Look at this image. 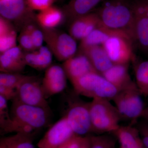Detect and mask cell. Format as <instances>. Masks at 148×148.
I'll use <instances>...</instances> for the list:
<instances>
[{
    "instance_id": "6da1fadb",
    "label": "cell",
    "mask_w": 148,
    "mask_h": 148,
    "mask_svg": "<svg viewBox=\"0 0 148 148\" xmlns=\"http://www.w3.org/2000/svg\"><path fill=\"white\" fill-rule=\"evenodd\" d=\"M96 12L103 27L122 33L135 41L132 1L107 0Z\"/></svg>"
},
{
    "instance_id": "7a4b0ae2",
    "label": "cell",
    "mask_w": 148,
    "mask_h": 148,
    "mask_svg": "<svg viewBox=\"0 0 148 148\" xmlns=\"http://www.w3.org/2000/svg\"><path fill=\"white\" fill-rule=\"evenodd\" d=\"M50 111L13 101L11 111L13 132L32 134L34 130L45 127L48 122Z\"/></svg>"
},
{
    "instance_id": "3957f363",
    "label": "cell",
    "mask_w": 148,
    "mask_h": 148,
    "mask_svg": "<svg viewBox=\"0 0 148 148\" xmlns=\"http://www.w3.org/2000/svg\"><path fill=\"white\" fill-rule=\"evenodd\" d=\"M89 109L92 132L114 133L120 126L121 116L110 100L93 99L89 103Z\"/></svg>"
},
{
    "instance_id": "277c9868",
    "label": "cell",
    "mask_w": 148,
    "mask_h": 148,
    "mask_svg": "<svg viewBox=\"0 0 148 148\" xmlns=\"http://www.w3.org/2000/svg\"><path fill=\"white\" fill-rule=\"evenodd\" d=\"M77 94L93 99L112 100L119 90L97 72L90 73L72 82Z\"/></svg>"
},
{
    "instance_id": "5b68a950",
    "label": "cell",
    "mask_w": 148,
    "mask_h": 148,
    "mask_svg": "<svg viewBox=\"0 0 148 148\" xmlns=\"http://www.w3.org/2000/svg\"><path fill=\"white\" fill-rule=\"evenodd\" d=\"M142 95L137 86L118 92L112 101L121 119L134 123L142 118L145 108Z\"/></svg>"
},
{
    "instance_id": "8992f818",
    "label": "cell",
    "mask_w": 148,
    "mask_h": 148,
    "mask_svg": "<svg viewBox=\"0 0 148 148\" xmlns=\"http://www.w3.org/2000/svg\"><path fill=\"white\" fill-rule=\"evenodd\" d=\"M44 41L56 58L65 61L77 53L76 40L70 34L54 29L41 28Z\"/></svg>"
},
{
    "instance_id": "52a82bcc",
    "label": "cell",
    "mask_w": 148,
    "mask_h": 148,
    "mask_svg": "<svg viewBox=\"0 0 148 148\" xmlns=\"http://www.w3.org/2000/svg\"><path fill=\"white\" fill-rule=\"evenodd\" d=\"M42 80L37 77L27 76L16 87V97L12 101L50 111L42 90Z\"/></svg>"
},
{
    "instance_id": "ba28073f",
    "label": "cell",
    "mask_w": 148,
    "mask_h": 148,
    "mask_svg": "<svg viewBox=\"0 0 148 148\" xmlns=\"http://www.w3.org/2000/svg\"><path fill=\"white\" fill-rule=\"evenodd\" d=\"M65 116L75 135L83 136L92 132L89 103L78 100L70 101Z\"/></svg>"
},
{
    "instance_id": "9c48e42d",
    "label": "cell",
    "mask_w": 148,
    "mask_h": 148,
    "mask_svg": "<svg viewBox=\"0 0 148 148\" xmlns=\"http://www.w3.org/2000/svg\"><path fill=\"white\" fill-rule=\"evenodd\" d=\"M133 41L126 36H114L103 45L113 64H128L134 58L132 42Z\"/></svg>"
},
{
    "instance_id": "30bf717a",
    "label": "cell",
    "mask_w": 148,
    "mask_h": 148,
    "mask_svg": "<svg viewBox=\"0 0 148 148\" xmlns=\"http://www.w3.org/2000/svg\"><path fill=\"white\" fill-rule=\"evenodd\" d=\"M75 135L64 116L47 130L37 146L38 148H58Z\"/></svg>"
},
{
    "instance_id": "8fae6325",
    "label": "cell",
    "mask_w": 148,
    "mask_h": 148,
    "mask_svg": "<svg viewBox=\"0 0 148 148\" xmlns=\"http://www.w3.org/2000/svg\"><path fill=\"white\" fill-rule=\"evenodd\" d=\"M132 3L135 41L143 49L148 50V0H135Z\"/></svg>"
},
{
    "instance_id": "7c38bea8",
    "label": "cell",
    "mask_w": 148,
    "mask_h": 148,
    "mask_svg": "<svg viewBox=\"0 0 148 148\" xmlns=\"http://www.w3.org/2000/svg\"><path fill=\"white\" fill-rule=\"evenodd\" d=\"M67 78L62 66L51 65L46 69L42 80V87L45 98L63 91L66 86Z\"/></svg>"
},
{
    "instance_id": "4fadbf2b",
    "label": "cell",
    "mask_w": 148,
    "mask_h": 148,
    "mask_svg": "<svg viewBox=\"0 0 148 148\" xmlns=\"http://www.w3.org/2000/svg\"><path fill=\"white\" fill-rule=\"evenodd\" d=\"M62 67L71 82L88 74L97 72L87 56L79 51L64 61Z\"/></svg>"
},
{
    "instance_id": "5bb4252c",
    "label": "cell",
    "mask_w": 148,
    "mask_h": 148,
    "mask_svg": "<svg viewBox=\"0 0 148 148\" xmlns=\"http://www.w3.org/2000/svg\"><path fill=\"white\" fill-rule=\"evenodd\" d=\"M32 10L25 0H0L1 16L10 21L32 18Z\"/></svg>"
},
{
    "instance_id": "9a60e30c",
    "label": "cell",
    "mask_w": 148,
    "mask_h": 148,
    "mask_svg": "<svg viewBox=\"0 0 148 148\" xmlns=\"http://www.w3.org/2000/svg\"><path fill=\"white\" fill-rule=\"evenodd\" d=\"M100 24L96 12H91L73 20L69 27V34L75 40L81 41Z\"/></svg>"
},
{
    "instance_id": "2e32d148",
    "label": "cell",
    "mask_w": 148,
    "mask_h": 148,
    "mask_svg": "<svg viewBox=\"0 0 148 148\" xmlns=\"http://www.w3.org/2000/svg\"><path fill=\"white\" fill-rule=\"evenodd\" d=\"M26 66L24 53L20 46H16L1 53V73H21Z\"/></svg>"
},
{
    "instance_id": "e0dca14e",
    "label": "cell",
    "mask_w": 148,
    "mask_h": 148,
    "mask_svg": "<svg viewBox=\"0 0 148 148\" xmlns=\"http://www.w3.org/2000/svg\"><path fill=\"white\" fill-rule=\"evenodd\" d=\"M102 75L119 91L136 86L130 75L128 64H114Z\"/></svg>"
},
{
    "instance_id": "ac0fdd59",
    "label": "cell",
    "mask_w": 148,
    "mask_h": 148,
    "mask_svg": "<svg viewBox=\"0 0 148 148\" xmlns=\"http://www.w3.org/2000/svg\"><path fill=\"white\" fill-rule=\"evenodd\" d=\"M88 58L95 70L102 75L114 65L102 45L79 49V51Z\"/></svg>"
},
{
    "instance_id": "d6986e66",
    "label": "cell",
    "mask_w": 148,
    "mask_h": 148,
    "mask_svg": "<svg viewBox=\"0 0 148 148\" xmlns=\"http://www.w3.org/2000/svg\"><path fill=\"white\" fill-rule=\"evenodd\" d=\"M121 148H144L138 127L133 125L121 126L114 132Z\"/></svg>"
},
{
    "instance_id": "ffe728a7",
    "label": "cell",
    "mask_w": 148,
    "mask_h": 148,
    "mask_svg": "<svg viewBox=\"0 0 148 148\" xmlns=\"http://www.w3.org/2000/svg\"><path fill=\"white\" fill-rule=\"evenodd\" d=\"M52 54L47 47L42 46L36 50L24 53V60L27 66L42 71L51 65Z\"/></svg>"
},
{
    "instance_id": "44dd1931",
    "label": "cell",
    "mask_w": 148,
    "mask_h": 148,
    "mask_svg": "<svg viewBox=\"0 0 148 148\" xmlns=\"http://www.w3.org/2000/svg\"><path fill=\"white\" fill-rule=\"evenodd\" d=\"M103 0H71L65 7V16L71 22L75 18L91 13Z\"/></svg>"
},
{
    "instance_id": "7402d4cb",
    "label": "cell",
    "mask_w": 148,
    "mask_h": 148,
    "mask_svg": "<svg viewBox=\"0 0 148 148\" xmlns=\"http://www.w3.org/2000/svg\"><path fill=\"white\" fill-rule=\"evenodd\" d=\"M116 35L129 37L122 33L108 29L101 24L92 30L87 36L80 41L79 49L92 46L103 45L109 38Z\"/></svg>"
},
{
    "instance_id": "603a6c76",
    "label": "cell",
    "mask_w": 148,
    "mask_h": 148,
    "mask_svg": "<svg viewBox=\"0 0 148 148\" xmlns=\"http://www.w3.org/2000/svg\"><path fill=\"white\" fill-rule=\"evenodd\" d=\"M64 13L61 10L51 6L40 11L36 18L41 28L54 29L61 24L64 20Z\"/></svg>"
},
{
    "instance_id": "cb8c5ba5",
    "label": "cell",
    "mask_w": 148,
    "mask_h": 148,
    "mask_svg": "<svg viewBox=\"0 0 148 148\" xmlns=\"http://www.w3.org/2000/svg\"><path fill=\"white\" fill-rule=\"evenodd\" d=\"M17 34L10 21L0 17V52L16 46Z\"/></svg>"
},
{
    "instance_id": "d4e9b609",
    "label": "cell",
    "mask_w": 148,
    "mask_h": 148,
    "mask_svg": "<svg viewBox=\"0 0 148 148\" xmlns=\"http://www.w3.org/2000/svg\"><path fill=\"white\" fill-rule=\"evenodd\" d=\"M135 84L142 95L148 97V61L137 64L135 68Z\"/></svg>"
},
{
    "instance_id": "484cf974",
    "label": "cell",
    "mask_w": 148,
    "mask_h": 148,
    "mask_svg": "<svg viewBox=\"0 0 148 148\" xmlns=\"http://www.w3.org/2000/svg\"><path fill=\"white\" fill-rule=\"evenodd\" d=\"M8 148H35L32 134L16 133L1 139Z\"/></svg>"
},
{
    "instance_id": "4316f807",
    "label": "cell",
    "mask_w": 148,
    "mask_h": 148,
    "mask_svg": "<svg viewBox=\"0 0 148 148\" xmlns=\"http://www.w3.org/2000/svg\"><path fill=\"white\" fill-rule=\"evenodd\" d=\"M13 121L9 112L7 101L0 95V128L2 134L13 132Z\"/></svg>"
},
{
    "instance_id": "83f0119b",
    "label": "cell",
    "mask_w": 148,
    "mask_h": 148,
    "mask_svg": "<svg viewBox=\"0 0 148 148\" xmlns=\"http://www.w3.org/2000/svg\"><path fill=\"white\" fill-rule=\"evenodd\" d=\"M27 76L21 73H1L0 74V85L16 89V87Z\"/></svg>"
},
{
    "instance_id": "f1b7e54d",
    "label": "cell",
    "mask_w": 148,
    "mask_h": 148,
    "mask_svg": "<svg viewBox=\"0 0 148 148\" xmlns=\"http://www.w3.org/2000/svg\"><path fill=\"white\" fill-rule=\"evenodd\" d=\"M91 148H115L116 140L108 135L90 136Z\"/></svg>"
},
{
    "instance_id": "f546056e",
    "label": "cell",
    "mask_w": 148,
    "mask_h": 148,
    "mask_svg": "<svg viewBox=\"0 0 148 148\" xmlns=\"http://www.w3.org/2000/svg\"><path fill=\"white\" fill-rule=\"evenodd\" d=\"M25 27L30 33L33 45L36 50L42 46L44 40V36L42 29H39L34 24L28 23Z\"/></svg>"
},
{
    "instance_id": "4dcf8cb0",
    "label": "cell",
    "mask_w": 148,
    "mask_h": 148,
    "mask_svg": "<svg viewBox=\"0 0 148 148\" xmlns=\"http://www.w3.org/2000/svg\"><path fill=\"white\" fill-rule=\"evenodd\" d=\"M18 42L20 47L22 49L27 52L34 51L36 50L30 33L27 27L24 26L18 36Z\"/></svg>"
},
{
    "instance_id": "1f68e13d",
    "label": "cell",
    "mask_w": 148,
    "mask_h": 148,
    "mask_svg": "<svg viewBox=\"0 0 148 148\" xmlns=\"http://www.w3.org/2000/svg\"><path fill=\"white\" fill-rule=\"evenodd\" d=\"M55 0H26L28 6L32 10H45L52 6Z\"/></svg>"
},
{
    "instance_id": "d6a6232c",
    "label": "cell",
    "mask_w": 148,
    "mask_h": 148,
    "mask_svg": "<svg viewBox=\"0 0 148 148\" xmlns=\"http://www.w3.org/2000/svg\"><path fill=\"white\" fill-rule=\"evenodd\" d=\"M84 137L75 135L70 140L58 148H79Z\"/></svg>"
},
{
    "instance_id": "836d02e7",
    "label": "cell",
    "mask_w": 148,
    "mask_h": 148,
    "mask_svg": "<svg viewBox=\"0 0 148 148\" xmlns=\"http://www.w3.org/2000/svg\"><path fill=\"white\" fill-rule=\"evenodd\" d=\"M138 128L140 132L143 144L145 147L148 148V122H143L140 123Z\"/></svg>"
},
{
    "instance_id": "e575fe53",
    "label": "cell",
    "mask_w": 148,
    "mask_h": 148,
    "mask_svg": "<svg viewBox=\"0 0 148 148\" xmlns=\"http://www.w3.org/2000/svg\"><path fill=\"white\" fill-rule=\"evenodd\" d=\"M0 95L5 98L7 101L13 100L16 97V89L0 85Z\"/></svg>"
},
{
    "instance_id": "d590c367",
    "label": "cell",
    "mask_w": 148,
    "mask_h": 148,
    "mask_svg": "<svg viewBox=\"0 0 148 148\" xmlns=\"http://www.w3.org/2000/svg\"><path fill=\"white\" fill-rule=\"evenodd\" d=\"M79 148H91L90 136H84V140Z\"/></svg>"
},
{
    "instance_id": "8d00e7d4",
    "label": "cell",
    "mask_w": 148,
    "mask_h": 148,
    "mask_svg": "<svg viewBox=\"0 0 148 148\" xmlns=\"http://www.w3.org/2000/svg\"><path fill=\"white\" fill-rule=\"evenodd\" d=\"M142 118H144L146 121L148 122V106L147 108H145Z\"/></svg>"
},
{
    "instance_id": "74e56055",
    "label": "cell",
    "mask_w": 148,
    "mask_h": 148,
    "mask_svg": "<svg viewBox=\"0 0 148 148\" xmlns=\"http://www.w3.org/2000/svg\"><path fill=\"white\" fill-rule=\"evenodd\" d=\"M0 148H8L1 140V142H0Z\"/></svg>"
},
{
    "instance_id": "f35d334b",
    "label": "cell",
    "mask_w": 148,
    "mask_h": 148,
    "mask_svg": "<svg viewBox=\"0 0 148 148\" xmlns=\"http://www.w3.org/2000/svg\"><path fill=\"white\" fill-rule=\"evenodd\" d=\"M130 1H135V0H130Z\"/></svg>"
},
{
    "instance_id": "ab89813d",
    "label": "cell",
    "mask_w": 148,
    "mask_h": 148,
    "mask_svg": "<svg viewBox=\"0 0 148 148\" xmlns=\"http://www.w3.org/2000/svg\"><path fill=\"white\" fill-rule=\"evenodd\" d=\"M120 148H121V147H120Z\"/></svg>"
}]
</instances>
